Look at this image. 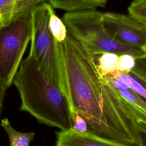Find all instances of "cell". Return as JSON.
Segmentation results:
<instances>
[{"instance_id":"1","label":"cell","mask_w":146,"mask_h":146,"mask_svg":"<svg viewBox=\"0 0 146 146\" xmlns=\"http://www.w3.org/2000/svg\"><path fill=\"white\" fill-rule=\"evenodd\" d=\"M59 84L74 115L96 135L128 146H145L144 130L132 112L107 82L99 76L95 58L68 33L54 39Z\"/></svg>"},{"instance_id":"2","label":"cell","mask_w":146,"mask_h":146,"mask_svg":"<svg viewBox=\"0 0 146 146\" xmlns=\"http://www.w3.org/2000/svg\"><path fill=\"white\" fill-rule=\"evenodd\" d=\"M13 83L21 98V111L61 131L72 128L73 114L60 86L39 69L31 55L22 60Z\"/></svg>"},{"instance_id":"3","label":"cell","mask_w":146,"mask_h":146,"mask_svg":"<svg viewBox=\"0 0 146 146\" xmlns=\"http://www.w3.org/2000/svg\"><path fill=\"white\" fill-rule=\"evenodd\" d=\"M102 14L96 9L66 12L62 21L67 33L94 56L113 52L129 54L135 59L146 57V50L113 39L103 26Z\"/></svg>"},{"instance_id":"4","label":"cell","mask_w":146,"mask_h":146,"mask_svg":"<svg viewBox=\"0 0 146 146\" xmlns=\"http://www.w3.org/2000/svg\"><path fill=\"white\" fill-rule=\"evenodd\" d=\"M31 38L30 13L0 26V78L9 87Z\"/></svg>"},{"instance_id":"5","label":"cell","mask_w":146,"mask_h":146,"mask_svg":"<svg viewBox=\"0 0 146 146\" xmlns=\"http://www.w3.org/2000/svg\"><path fill=\"white\" fill-rule=\"evenodd\" d=\"M52 9L49 3L42 2L30 11L31 44L29 54L34 57L39 69L60 86L54 39L48 27L50 15Z\"/></svg>"},{"instance_id":"6","label":"cell","mask_w":146,"mask_h":146,"mask_svg":"<svg viewBox=\"0 0 146 146\" xmlns=\"http://www.w3.org/2000/svg\"><path fill=\"white\" fill-rule=\"evenodd\" d=\"M102 22L107 33L115 40L125 45L146 50V25L128 15L106 12Z\"/></svg>"},{"instance_id":"7","label":"cell","mask_w":146,"mask_h":146,"mask_svg":"<svg viewBox=\"0 0 146 146\" xmlns=\"http://www.w3.org/2000/svg\"><path fill=\"white\" fill-rule=\"evenodd\" d=\"M55 146H128L100 137L87 131L78 132L72 128L57 132Z\"/></svg>"},{"instance_id":"8","label":"cell","mask_w":146,"mask_h":146,"mask_svg":"<svg viewBox=\"0 0 146 146\" xmlns=\"http://www.w3.org/2000/svg\"><path fill=\"white\" fill-rule=\"evenodd\" d=\"M115 90L123 99L139 124L144 130L146 131V103L145 99L129 88Z\"/></svg>"},{"instance_id":"9","label":"cell","mask_w":146,"mask_h":146,"mask_svg":"<svg viewBox=\"0 0 146 146\" xmlns=\"http://www.w3.org/2000/svg\"><path fill=\"white\" fill-rule=\"evenodd\" d=\"M52 8L67 12H74L85 10L105 7L107 0H47Z\"/></svg>"},{"instance_id":"10","label":"cell","mask_w":146,"mask_h":146,"mask_svg":"<svg viewBox=\"0 0 146 146\" xmlns=\"http://www.w3.org/2000/svg\"><path fill=\"white\" fill-rule=\"evenodd\" d=\"M119 55L113 52H104L95 56L98 72L106 81L115 79L119 71L116 69Z\"/></svg>"},{"instance_id":"11","label":"cell","mask_w":146,"mask_h":146,"mask_svg":"<svg viewBox=\"0 0 146 146\" xmlns=\"http://www.w3.org/2000/svg\"><path fill=\"white\" fill-rule=\"evenodd\" d=\"M1 125L8 135L9 146H29L30 142L34 139V132H21L15 130L7 118L2 120Z\"/></svg>"},{"instance_id":"12","label":"cell","mask_w":146,"mask_h":146,"mask_svg":"<svg viewBox=\"0 0 146 146\" xmlns=\"http://www.w3.org/2000/svg\"><path fill=\"white\" fill-rule=\"evenodd\" d=\"M48 27L55 40L63 42L65 40L67 35L66 27L62 19L56 15L54 9L51 10L50 13Z\"/></svg>"},{"instance_id":"13","label":"cell","mask_w":146,"mask_h":146,"mask_svg":"<svg viewBox=\"0 0 146 146\" xmlns=\"http://www.w3.org/2000/svg\"><path fill=\"white\" fill-rule=\"evenodd\" d=\"M128 15L146 25V0H133L128 7Z\"/></svg>"},{"instance_id":"14","label":"cell","mask_w":146,"mask_h":146,"mask_svg":"<svg viewBox=\"0 0 146 146\" xmlns=\"http://www.w3.org/2000/svg\"><path fill=\"white\" fill-rule=\"evenodd\" d=\"M115 79H119L124 84H125L128 87L137 93L143 99H145L146 98V91L144 85L135 79L129 74L125 72H119Z\"/></svg>"},{"instance_id":"15","label":"cell","mask_w":146,"mask_h":146,"mask_svg":"<svg viewBox=\"0 0 146 146\" xmlns=\"http://www.w3.org/2000/svg\"><path fill=\"white\" fill-rule=\"evenodd\" d=\"M14 9L13 19L30 13L31 10L43 0H14Z\"/></svg>"},{"instance_id":"16","label":"cell","mask_w":146,"mask_h":146,"mask_svg":"<svg viewBox=\"0 0 146 146\" xmlns=\"http://www.w3.org/2000/svg\"><path fill=\"white\" fill-rule=\"evenodd\" d=\"M14 9V0H0L1 26L6 25L12 20Z\"/></svg>"},{"instance_id":"17","label":"cell","mask_w":146,"mask_h":146,"mask_svg":"<svg viewBox=\"0 0 146 146\" xmlns=\"http://www.w3.org/2000/svg\"><path fill=\"white\" fill-rule=\"evenodd\" d=\"M136 59L127 54L119 55L116 69L120 72L129 73L135 65Z\"/></svg>"},{"instance_id":"18","label":"cell","mask_w":146,"mask_h":146,"mask_svg":"<svg viewBox=\"0 0 146 146\" xmlns=\"http://www.w3.org/2000/svg\"><path fill=\"white\" fill-rule=\"evenodd\" d=\"M72 128L78 132H85L88 131L86 121L78 115H74Z\"/></svg>"},{"instance_id":"19","label":"cell","mask_w":146,"mask_h":146,"mask_svg":"<svg viewBox=\"0 0 146 146\" xmlns=\"http://www.w3.org/2000/svg\"><path fill=\"white\" fill-rule=\"evenodd\" d=\"M9 87L3 82V80L0 78V117L2 112L3 100L6 94V91Z\"/></svg>"},{"instance_id":"20","label":"cell","mask_w":146,"mask_h":146,"mask_svg":"<svg viewBox=\"0 0 146 146\" xmlns=\"http://www.w3.org/2000/svg\"><path fill=\"white\" fill-rule=\"evenodd\" d=\"M1 21H0V26H1Z\"/></svg>"}]
</instances>
